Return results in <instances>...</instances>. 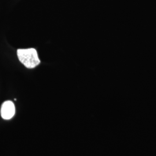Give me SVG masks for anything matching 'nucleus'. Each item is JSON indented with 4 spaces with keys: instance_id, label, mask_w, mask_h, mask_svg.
Masks as SVG:
<instances>
[{
    "instance_id": "nucleus-1",
    "label": "nucleus",
    "mask_w": 156,
    "mask_h": 156,
    "mask_svg": "<svg viewBox=\"0 0 156 156\" xmlns=\"http://www.w3.org/2000/svg\"><path fill=\"white\" fill-rule=\"evenodd\" d=\"M17 55L20 62L27 68H34L41 62L37 51L34 48L18 49Z\"/></svg>"
},
{
    "instance_id": "nucleus-2",
    "label": "nucleus",
    "mask_w": 156,
    "mask_h": 156,
    "mask_svg": "<svg viewBox=\"0 0 156 156\" xmlns=\"http://www.w3.org/2000/svg\"><path fill=\"white\" fill-rule=\"evenodd\" d=\"M15 113V105L11 101L4 102L1 108V116L5 120H9L13 117Z\"/></svg>"
}]
</instances>
